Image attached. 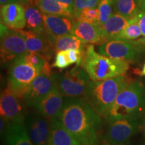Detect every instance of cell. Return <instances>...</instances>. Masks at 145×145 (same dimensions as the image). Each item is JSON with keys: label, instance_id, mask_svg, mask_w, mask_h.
<instances>
[{"label": "cell", "instance_id": "obj_6", "mask_svg": "<svg viewBox=\"0 0 145 145\" xmlns=\"http://www.w3.org/2000/svg\"><path fill=\"white\" fill-rule=\"evenodd\" d=\"M40 72L21 57L10 65L8 74V86L12 91L22 99L34 79Z\"/></svg>", "mask_w": 145, "mask_h": 145}, {"label": "cell", "instance_id": "obj_28", "mask_svg": "<svg viewBox=\"0 0 145 145\" xmlns=\"http://www.w3.org/2000/svg\"><path fill=\"white\" fill-rule=\"evenodd\" d=\"M99 11L97 8H85L78 14L77 19L82 20L86 22L93 24H99Z\"/></svg>", "mask_w": 145, "mask_h": 145}, {"label": "cell", "instance_id": "obj_10", "mask_svg": "<svg viewBox=\"0 0 145 145\" xmlns=\"http://www.w3.org/2000/svg\"><path fill=\"white\" fill-rule=\"evenodd\" d=\"M56 87L54 74L41 72L30 85L24 97L25 105L35 107Z\"/></svg>", "mask_w": 145, "mask_h": 145}, {"label": "cell", "instance_id": "obj_16", "mask_svg": "<svg viewBox=\"0 0 145 145\" xmlns=\"http://www.w3.org/2000/svg\"><path fill=\"white\" fill-rule=\"evenodd\" d=\"M63 95L55 87L50 93L34 107L36 111L48 120L59 116L64 104Z\"/></svg>", "mask_w": 145, "mask_h": 145}, {"label": "cell", "instance_id": "obj_30", "mask_svg": "<svg viewBox=\"0 0 145 145\" xmlns=\"http://www.w3.org/2000/svg\"><path fill=\"white\" fill-rule=\"evenodd\" d=\"M71 65L69 59L68 58L67 52L66 51H59L56 52L55 58L52 67L55 68L60 69H63Z\"/></svg>", "mask_w": 145, "mask_h": 145}, {"label": "cell", "instance_id": "obj_33", "mask_svg": "<svg viewBox=\"0 0 145 145\" xmlns=\"http://www.w3.org/2000/svg\"><path fill=\"white\" fill-rule=\"evenodd\" d=\"M130 42L136 47L139 53L145 51V36L139 38L135 40H130Z\"/></svg>", "mask_w": 145, "mask_h": 145}, {"label": "cell", "instance_id": "obj_1", "mask_svg": "<svg viewBox=\"0 0 145 145\" xmlns=\"http://www.w3.org/2000/svg\"><path fill=\"white\" fill-rule=\"evenodd\" d=\"M57 117L81 145H97L102 140L100 115L85 97H65Z\"/></svg>", "mask_w": 145, "mask_h": 145}, {"label": "cell", "instance_id": "obj_26", "mask_svg": "<svg viewBox=\"0 0 145 145\" xmlns=\"http://www.w3.org/2000/svg\"><path fill=\"white\" fill-rule=\"evenodd\" d=\"M142 35L140 26L138 22L137 16L130 19V22L123 31L119 34L116 39H123L126 40H135Z\"/></svg>", "mask_w": 145, "mask_h": 145}, {"label": "cell", "instance_id": "obj_9", "mask_svg": "<svg viewBox=\"0 0 145 145\" xmlns=\"http://www.w3.org/2000/svg\"><path fill=\"white\" fill-rule=\"evenodd\" d=\"M21 99L12 91L10 86L3 91L0 99V114L8 123L25 124L26 110Z\"/></svg>", "mask_w": 145, "mask_h": 145}, {"label": "cell", "instance_id": "obj_36", "mask_svg": "<svg viewBox=\"0 0 145 145\" xmlns=\"http://www.w3.org/2000/svg\"><path fill=\"white\" fill-rule=\"evenodd\" d=\"M11 3H20L19 0H0V5H1V6H3V5Z\"/></svg>", "mask_w": 145, "mask_h": 145}, {"label": "cell", "instance_id": "obj_40", "mask_svg": "<svg viewBox=\"0 0 145 145\" xmlns=\"http://www.w3.org/2000/svg\"><path fill=\"white\" fill-rule=\"evenodd\" d=\"M140 10L145 12V0L142 1L140 4Z\"/></svg>", "mask_w": 145, "mask_h": 145}, {"label": "cell", "instance_id": "obj_17", "mask_svg": "<svg viewBox=\"0 0 145 145\" xmlns=\"http://www.w3.org/2000/svg\"><path fill=\"white\" fill-rule=\"evenodd\" d=\"M130 22L127 19L119 14L114 13L104 24L99 26L102 43L113 39H116L119 34L126 28Z\"/></svg>", "mask_w": 145, "mask_h": 145}, {"label": "cell", "instance_id": "obj_31", "mask_svg": "<svg viewBox=\"0 0 145 145\" xmlns=\"http://www.w3.org/2000/svg\"><path fill=\"white\" fill-rule=\"evenodd\" d=\"M83 49H84V48H83ZM83 50L71 49L67 50L68 58L71 64L75 63V64L81 65L83 57Z\"/></svg>", "mask_w": 145, "mask_h": 145}, {"label": "cell", "instance_id": "obj_32", "mask_svg": "<svg viewBox=\"0 0 145 145\" xmlns=\"http://www.w3.org/2000/svg\"><path fill=\"white\" fill-rule=\"evenodd\" d=\"M137 18L142 35V36H145V12L140 10L137 15Z\"/></svg>", "mask_w": 145, "mask_h": 145}, {"label": "cell", "instance_id": "obj_5", "mask_svg": "<svg viewBox=\"0 0 145 145\" xmlns=\"http://www.w3.org/2000/svg\"><path fill=\"white\" fill-rule=\"evenodd\" d=\"M54 77L56 87L66 97L85 96L91 79L86 71L78 64L62 73L54 74Z\"/></svg>", "mask_w": 145, "mask_h": 145}, {"label": "cell", "instance_id": "obj_15", "mask_svg": "<svg viewBox=\"0 0 145 145\" xmlns=\"http://www.w3.org/2000/svg\"><path fill=\"white\" fill-rule=\"evenodd\" d=\"M1 22L12 30H23L26 26L24 7L18 3L1 6Z\"/></svg>", "mask_w": 145, "mask_h": 145}, {"label": "cell", "instance_id": "obj_42", "mask_svg": "<svg viewBox=\"0 0 145 145\" xmlns=\"http://www.w3.org/2000/svg\"><path fill=\"white\" fill-rule=\"evenodd\" d=\"M143 1H144V0H138V3H140V5L141 4V3H142Z\"/></svg>", "mask_w": 145, "mask_h": 145}, {"label": "cell", "instance_id": "obj_43", "mask_svg": "<svg viewBox=\"0 0 145 145\" xmlns=\"http://www.w3.org/2000/svg\"><path fill=\"white\" fill-rule=\"evenodd\" d=\"M85 145H88V144H85Z\"/></svg>", "mask_w": 145, "mask_h": 145}, {"label": "cell", "instance_id": "obj_21", "mask_svg": "<svg viewBox=\"0 0 145 145\" xmlns=\"http://www.w3.org/2000/svg\"><path fill=\"white\" fill-rule=\"evenodd\" d=\"M26 26L30 30L45 33L43 13L36 4L29 3L24 7Z\"/></svg>", "mask_w": 145, "mask_h": 145}, {"label": "cell", "instance_id": "obj_4", "mask_svg": "<svg viewBox=\"0 0 145 145\" xmlns=\"http://www.w3.org/2000/svg\"><path fill=\"white\" fill-rule=\"evenodd\" d=\"M81 65L94 81L125 75L130 68L129 62L97 53L92 44L86 46L83 50Z\"/></svg>", "mask_w": 145, "mask_h": 145}, {"label": "cell", "instance_id": "obj_2", "mask_svg": "<svg viewBox=\"0 0 145 145\" xmlns=\"http://www.w3.org/2000/svg\"><path fill=\"white\" fill-rule=\"evenodd\" d=\"M132 80L122 75L98 81H90L84 97L100 116L105 117L122 91Z\"/></svg>", "mask_w": 145, "mask_h": 145}, {"label": "cell", "instance_id": "obj_22", "mask_svg": "<svg viewBox=\"0 0 145 145\" xmlns=\"http://www.w3.org/2000/svg\"><path fill=\"white\" fill-rule=\"evenodd\" d=\"M113 7L116 13L129 20L135 17L140 11L138 0H113Z\"/></svg>", "mask_w": 145, "mask_h": 145}, {"label": "cell", "instance_id": "obj_12", "mask_svg": "<svg viewBox=\"0 0 145 145\" xmlns=\"http://www.w3.org/2000/svg\"><path fill=\"white\" fill-rule=\"evenodd\" d=\"M99 53L114 59L131 63L137 59L138 51L129 40L113 39L101 44L98 48Z\"/></svg>", "mask_w": 145, "mask_h": 145}, {"label": "cell", "instance_id": "obj_35", "mask_svg": "<svg viewBox=\"0 0 145 145\" xmlns=\"http://www.w3.org/2000/svg\"><path fill=\"white\" fill-rule=\"evenodd\" d=\"M140 130L142 131V135L145 138V113L143 114L142 121H141V123H140Z\"/></svg>", "mask_w": 145, "mask_h": 145}, {"label": "cell", "instance_id": "obj_20", "mask_svg": "<svg viewBox=\"0 0 145 145\" xmlns=\"http://www.w3.org/2000/svg\"><path fill=\"white\" fill-rule=\"evenodd\" d=\"M3 137L4 145H34L28 137L25 124L8 123Z\"/></svg>", "mask_w": 145, "mask_h": 145}, {"label": "cell", "instance_id": "obj_11", "mask_svg": "<svg viewBox=\"0 0 145 145\" xmlns=\"http://www.w3.org/2000/svg\"><path fill=\"white\" fill-rule=\"evenodd\" d=\"M27 132L34 145H48L50 131V120L38 111L26 116L25 120Z\"/></svg>", "mask_w": 145, "mask_h": 145}, {"label": "cell", "instance_id": "obj_19", "mask_svg": "<svg viewBox=\"0 0 145 145\" xmlns=\"http://www.w3.org/2000/svg\"><path fill=\"white\" fill-rule=\"evenodd\" d=\"M48 145H81L66 128L59 118L50 120V131Z\"/></svg>", "mask_w": 145, "mask_h": 145}, {"label": "cell", "instance_id": "obj_25", "mask_svg": "<svg viewBox=\"0 0 145 145\" xmlns=\"http://www.w3.org/2000/svg\"><path fill=\"white\" fill-rule=\"evenodd\" d=\"M27 63L34 67L40 72H45L51 73V66L46 57L36 52H30L24 56Z\"/></svg>", "mask_w": 145, "mask_h": 145}, {"label": "cell", "instance_id": "obj_8", "mask_svg": "<svg viewBox=\"0 0 145 145\" xmlns=\"http://www.w3.org/2000/svg\"><path fill=\"white\" fill-rule=\"evenodd\" d=\"M103 139L116 144H129L130 138L140 130L138 118H121L109 122Z\"/></svg>", "mask_w": 145, "mask_h": 145}, {"label": "cell", "instance_id": "obj_18", "mask_svg": "<svg viewBox=\"0 0 145 145\" xmlns=\"http://www.w3.org/2000/svg\"><path fill=\"white\" fill-rule=\"evenodd\" d=\"M72 34L80 39L84 44L102 43L99 26L77 20L74 22Z\"/></svg>", "mask_w": 145, "mask_h": 145}, {"label": "cell", "instance_id": "obj_7", "mask_svg": "<svg viewBox=\"0 0 145 145\" xmlns=\"http://www.w3.org/2000/svg\"><path fill=\"white\" fill-rule=\"evenodd\" d=\"M28 52L24 36L20 30L10 29L8 33L1 37V60L3 65H11Z\"/></svg>", "mask_w": 145, "mask_h": 145}, {"label": "cell", "instance_id": "obj_34", "mask_svg": "<svg viewBox=\"0 0 145 145\" xmlns=\"http://www.w3.org/2000/svg\"><path fill=\"white\" fill-rule=\"evenodd\" d=\"M60 4H61L63 8L69 11L71 14L73 16V10H74V2L75 0H57Z\"/></svg>", "mask_w": 145, "mask_h": 145}, {"label": "cell", "instance_id": "obj_37", "mask_svg": "<svg viewBox=\"0 0 145 145\" xmlns=\"http://www.w3.org/2000/svg\"><path fill=\"white\" fill-rule=\"evenodd\" d=\"M101 145H129V144H114V143L110 142L108 141H107L105 140V139H103L101 141Z\"/></svg>", "mask_w": 145, "mask_h": 145}, {"label": "cell", "instance_id": "obj_3", "mask_svg": "<svg viewBox=\"0 0 145 145\" xmlns=\"http://www.w3.org/2000/svg\"><path fill=\"white\" fill-rule=\"evenodd\" d=\"M144 113L145 87L140 80H135L118 94L104 118L110 122L121 118H138Z\"/></svg>", "mask_w": 145, "mask_h": 145}, {"label": "cell", "instance_id": "obj_27", "mask_svg": "<svg viewBox=\"0 0 145 145\" xmlns=\"http://www.w3.org/2000/svg\"><path fill=\"white\" fill-rule=\"evenodd\" d=\"M113 8V0H100L97 6L99 16V26L106 22L108 18L111 16Z\"/></svg>", "mask_w": 145, "mask_h": 145}, {"label": "cell", "instance_id": "obj_41", "mask_svg": "<svg viewBox=\"0 0 145 145\" xmlns=\"http://www.w3.org/2000/svg\"><path fill=\"white\" fill-rule=\"evenodd\" d=\"M35 1L36 0H28V2L30 4H35Z\"/></svg>", "mask_w": 145, "mask_h": 145}, {"label": "cell", "instance_id": "obj_24", "mask_svg": "<svg viewBox=\"0 0 145 145\" xmlns=\"http://www.w3.org/2000/svg\"><path fill=\"white\" fill-rule=\"evenodd\" d=\"M35 4L43 14L61 15L73 18L69 11L63 8L57 0H36Z\"/></svg>", "mask_w": 145, "mask_h": 145}, {"label": "cell", "instance_id": "obj_39", "mask_svg": "<svg viewBox=\"0 0 145 145\" xmlns=\"http://www.w3.org/2000/svg\"><path fill=\"white\" fill-rule=\"evenodd\" d=\"M19 2H20V4L23 5L24 7L26 6L27 5L29 4L28 0H19Z\"/></svg>", "mask_w": 145, "mask_h": 145}, {"label": "cell", "instance_id": "obj_14", "mask_svg": "<svg viewBox=\"0 0 145 145\" xmlns=\"http://www.w3.org/2000/svg\"><path fill=\"white\" fill-rule=\"evenodd\" d=\"M72 18L61 15L43 14L45 32L54 42L57 37L72 34Z\"/></svg>", "mask_w": 145, "mask_h": 145}, {"label": "cell", "instance_id": "obj_29", "mask_svg": "<svg viewBox=\"0 0 145 145\" xmlns=\"http://www.w3.org/2000/svg\"><path fill=\"white\" fill-rule=\"evenodd\" d=\"M100 0H75L73 16L77 18L80 12L85 8H97Z\"/></svg>", "mask_w": 145, "mask_h": 145}, {"label": "cell", "instance_id": "obj_38", "mask_svg": "<svg viewBox=\"0 0 145 145\" xmlns=\"http://www.w3.org/2000/svg\"><path fill=\"white\" fill-rule=\"evenodd\" d=\"M138 75H140V76H144V77H145V63H144V65H143L142 70L138 72Z\"/></svg>", "mask_w": 145, "mask_h": 145}, {"label": "cell", "instance_id": "obj_23", "mask_svg": "<svg viewBox=\"0 0 145 145\" xmlns=\"http://www.w3.org/2000/svg\"><path fill=\"white\" fill-rule=\"evenodd\" d=\"M85 44L80 39L72 34L61 36L54 40V50L55 52L59 51H66L71 49L83 50Z\"/></svg>", "mask_w": 145, "mask_h": 145}, {"label": "cell", "instance_id": "obj_13", "mask_svg": "<svg viewBox=\"0 0 145 145\" xmlns=\"http://www.w3.org/2000/svg\"><path fill=\"white\" fill-rule=\"evenodd\" d=\"M24 36L28 52H36L46 57L48 61L52 59L54 50V42L45 33H38L32 30H20Z\"/></svg>", "mask_w": 145, "mask_h": 145}]
</instances>
